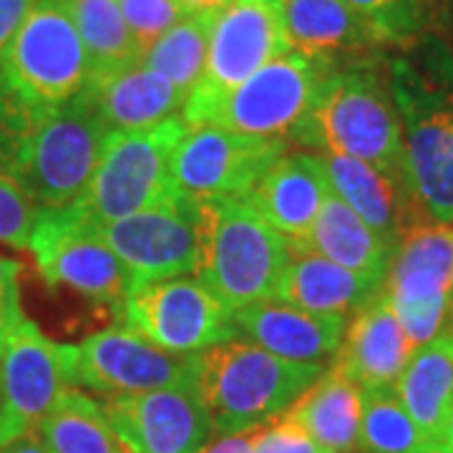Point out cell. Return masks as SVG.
Listing matches in <instances>:
<instances>
[{"label": "cell", "mask_w": 453, "mask_h": 453, "mask_svg": "<svg viewBox=\"0 0 453 453\" xmlns=\"http://www.w3.org/2000/svg\"><path fill=\"white\" fill-rule=\"evenodd\" d=\"M26 434H28V431H26L5 408H0V451H3L5 446H11V443L18 441L20 436H26Z\"/></svg>", "instance_id": "cell-39"}, {"label": "cell", "mask_w": 453, "mask_h": 453, "mask_svg": "<svg viewBox=\"0 0 453 453\" xmlns=\"http://www.w3.org/2000/svg\"><path fill=\"white\" fill-rule=\"evenodd\" d=\"M35 219H38V207L26 195L13 166L0 151V242L18 250H31Z\"/></svg>", "instance_id": "cell-33"}, {"label": "cell", "mask_w": 453, "mask_h": 453, "mask_svg": "<svg viewBox=\"0 0 453 453\" xmlns=\"http://www.w3.org/2000/svg\"><path fill=\"white\" fill-rule=\"evenodd\" d=\"M426 453H453L451 449H446V446H441V443H436V446H431Z\"/></svg>", "instance_id": "cell-43"}, {"label": "cell", "mask_w": 453, "mask_h": 453, "mask_svg": "<svg viewBox=\"0 0 453 453\" xmlns=\"http://www.w3.org/2000/svg\"><path fill=\"white\" fill-rule=\"evenodd\" d=\"M88 56L91 76L142 64V50L121 16L119 0H65Z\"/></svg>", "instance_id": "cell-30"}, {"label": "cell", "mask_w": 453, "mask_h": 453, "mask_svg": "<svg viewBox=\"0 0 453 453\" xmlns=\"http://www.w3.org/2000/svg\"><path fill=\"white\" fill-rule=\"evenodd\" d=\"M285 0H232L214 20L204 76L184 101L181 119L196 129L219 98L262 65L290 53L285 38Z\"/></svg>", "instance_id": "cell-9"}, {"label": "cell", "mask_w": 453, "mask_h": 453, "mask_svg": "<svg viewBox=\"0 0 453 453\" xmlns=\"http://www.w3.org/2000/svg\"><path fill=\"white\" fill-rule=\"evenodd\" d=\"M119 320L177 356H196L240 338L234 312L192 277L139 285L124 300Z\"/></svg>", "instance_id": "cell-11"}, {"label": "cell", "mask_w": 453, "mask_h": 453, "mask_svg": "<svg viewBox=\"0 0 453 453\" xmlns=\"http://www.w3.org/2000/svg\"><path fill=\"white\" fill-rule=\"evenodd\" d=\"M0 453H50L38 438L33 436V434H26V436H20L18 441H13L11 446H5Z\"/></svg>", "instance_id": "cell-40"}, {"label": "cell", "mask_w": 453, "mask_h": 453, "mask_svg": "<svg viewBox=\"0 0 453 453\" xmlns=\"http://www.w3.org/2000/svg\"><path fill=\"white\" fill-rule=\"evenodd\" d=\"M282 16L290 50L320 64L371 56L386 46L371 23L342 0H285Z\"/></svg>", "instance_id": "cell-22"}, {"label": "cell", "mask_w": 453, "mask_h": 453, "mask_svg": "<svg viewBox=\"0 0 453 453\" xmlns=\"http://www.w3.org/2000/svg\"><path fill=\"white\" fill-rule=\"evenodd\" d=\"M265 428V426H262ZM259 428L244 431V434H232V436H219V441L207 443L199 453H255Z\"/></svg>", "instance_id": "cell-38"}, {"label": "cell", "mask_w": 453, "mask_h": 453, "mask_svg": "<svg viewBox=\"0 0 453 453\" xmlns=\"http://www.w3.org/2000/svg\"><path fill=\"white\" fill-rule=\"evenodd\" d=\"M35 0H0V65L8 46L13 43L18 28L33 11Z\"/></svg>", "instance_id": "cell-37"}, {"label": "cell", "mask_w": 453, "mask_h": 453, "mask_svg": "<svg viewBox=\"0 0 453 453\" xmlns=\"http://www.w3.org/2000/svg\"><path fill=\"white\" fill-rule=\"evenodd\" d=\"M101 237L124 259L139 285L195 273L199 250V204L169 195L149 210L98 226Z\"/></svg>", "instance_id": "cell-14"}, {"label": "cell", "mask_w": 453, "mask_h": 453, "mask_svg": "<svg viewBox=\"0 0 453 453\" xmlns=\"http://www.w3.org/2000/svg\"><path fill=\"white\" fill-rule=\"evenodd\" d=\"M196 204V280L232 312L275 300L280 277L292 257L290 240L267 225L244 199Z\"/></svg>", "instance_id": "cell-5"}, {"label": "cell", "mask_w": 453, "mask_h": 453, "mask_svg": "<svg viewBox=\"0 0 453 453\" xmlns=\"http://www.w3.org/2000/svg\"><path fill=\"white\" fill-rule=\"evenodd\" d=\"M330 65L335 64H320L290 50L219 98L199 127H219L285 144L295 142L312 113Z\"/></svg>", "instance_id": "cell-8"}, {"label": "cell", "mask_w": 453, "mask_h": 453, "mask_svg": "<svg viewBox=\"0 0 453 453\" xmlns=\"http://www.w3.org/2000/svg\"><path fill=\"white\" fill-rule=\"evenodd\" d=\"M0 79L33 109L61 106L91 79L88 56L65 0H38L18 28Z\"/></svg>", "instance_id": "cell-7"}, {"label": "cell", "mask_w": 453, "mask_h": 453, "mask_svg": "<svg viewBox=\"0 0 453 453\" xmlns=\"http://www.w3.org/2000/svg\"><path fill=\"white\" fill-rule=\"evenodd\" d=\"M219 11H204V13H187L174 28L164 33L162 38L142 56V65L162 73L166 81L179 91V96L189 98L207 64L210 50V35Z\"/></svg>", "instance_id": "cell-29"}, {"label": "cell", "mask_w": 453, "mask_h": 453, "mask_svg": "<svg viewBox=\"0 0 453 453\" xmlns=\"http://www.w3.org/2000/svg\"><path fill=\"white\" fill-rule=\"evenodd\" d=\"M431 443L393 388L363 390L357 449L363 453H426Z\"/></svg>", "instance_id": "cell-31"}, {"label": "cell", "mask_w": 453, "mask_h": 453, "mask_svg": "<svg viewBox=\"0 0 453 453\" xmlns=\"http://www.w3.org/2000/svg\"><path fill=\"white\" fill-rule=\"evenodd\" d=\"M255 453H325L288 413L259 428Z\"/></svg>", "instance_id": "cell-35"}, {"label": "cell", "mask_w": 453, "mask_h": 453, "mask_svg": "<svg viewBox=\"0 0 453 453\" xmlns=\"http://www.w3.org/2000/svg\"><path fill=\"white\" fill-rule=\"evenodd\" d=\"M327 365L295 363L229 340L199 353L196 388L217 436L255 431L288 413Z\"/></svg>", "instance_id": "cell-3"}, {"label": "cell", "mask_w": 453, "mask_h": 453, "mask_svg": "<svg viewBox=\"0 0 453 453\" xmlns=\"http://www.w3.org/2000/svg\"><path fill=\"white\" fill-rule=\"evenodd\" d=\"M187 13H204V11H225L232 0H179Z\"/></svg>", "instance_id": "cell-41"}, {"label": "cell", "mask_w": 453, "mask_h": 453, "mask_svg": "<svg viewBox=\"0 0 453 453\" xmlns=\"http://www.w3.org/2000/svg\"><path fill=\"white\" fill-rule=\"evenodd\" d=\"M86 91L109 129H146L177 116L184 106L177 88L162 73L142 64L91 76Z\"/></svg>", "instance_id": "cell-24"}, {"label": "cell", "mask_w": 453, "mask_h": 453, "mask_svg": "<svg viewBox=\"0 0 453 453\" xmlns=\"http://www.w3.org/2000/svg\"><path fill=\"white\" fill-rule=\"evenodd\" d=\"M295 144L353 157L408 187L401 116L380 53L330 65Z\"/></svg>", "instance_id": "cell-2"}, {"label": "cell", "mask_w": 453, "mask_h": 453, "mask_svg": "<svg viewBox=\"0 0 453 453\" xmlns=\"http://www.w3.org/2000/svg\"><path fill=\"white\" fill-rule=\"evenodd\" d=\"M101 405L129 453H199L214 436L196 383L113 395Z\"/></svg>", "instance_id": "cell-16"}, {"label": "cell", "mask_w": 453, "mask_h": 453, "mask_svg": "<svg viewBox=\"0 0 453 453\" xmlns=\"http://www.w3.org/2000/svg\"><path fill=\"white\" fill-rule=\"evenodd\" d=\"M292 421L305 428L325 453H350L357 449L363 390L345 372L327 365L288 411Z\"/></svg>", "instance_id": "cell-26"}, {"label": "cell", "mask_w": 453, "mask_h": 453, "mask_svg": "<svg viewBox=\"0 0 453 453\" xmlns=\"http://www.w3.org/2000/svg\"><path fill=\"white\" fill-rule=\"evenodd\" d=\"M401 50L386 65L403 129L408 189L426 219L453 225V53L421 38Z\"/></svg>", "instance_id": "cell-1"}, {"label": "cell", "mask_w": 453, "mask_h": 453, "mask_svg": "<svg viewBox=\"0 0 453 453\" xmlns=\"http://www.w3.org/2000/svg\"><path fill=\"white\" fill-rule=\"evenodd\" d=\"M285 151V142L199 127L187 131L174 149L172 181L179 195L192 202L244 199Z\"/></svg>", "instance_id": "cell-13"}, {"label": "cell", "mask_w": 453, "mask_h": 453, "mask_svg": "<svg viewBox=\"0 0 453 453\" xmlns=\"http://www.w3.org/2000/svg\"><path fill=\"white\" fill-rule=\"evenodd\" d=\"M330 184L318 154L285 151L257 184L247 192L244 202L270 226H275L290 242H303L315 225Z\"/></svg>", "instance_id": "cell-19"}, {"label": "cell", "mask_w": 453, "mask_h": 453, "mask_svg": "<svg viewBox=\"0 0 453 453\" xmlns=\"http://www.w3.org/2000/svg\"><path fill=\"white\" fill-rule=\"evenodd\" d=\"M0 393H3V368H0Z\"/></svg>", "instance_id": "cell-45"}, {"label": "cell", "mask_w": 453, "mask_h": 453, "mask_svg": "<svg viewBox=\"0 0 453 453\" xmlns=\"http://www.w3.org/2000/svg\"><path fill=\"white\" fill-rule=\"evenodd\" d=\"M380 290L383 282L356 275L315 252H292L280 277L275 300L308 312L353 318Z\"/></svg>", "instance_id": "cell-23"}, {"label": "cell", "mask_w": 453, "mask_h": 453, "mask_svg": "<svg viewBox=\"0 0 453 453\" xmlns=\"http://www.w3.org/2000/svg\"><path fill=\"white\" fill-rule=\"evenodd\" d=\"M79 348L56 342L31 320L16 327L0 345L3 405L28 434L65 390L76 386Z\"/></svg>", "instance_id": "cell-17"}, {"label": "cell", "mask_w": 453, "mask_h": 453, "mask_svg": "<svg viewBox=\"0 0 453 453\" xmlns=\"http://www.w3.org/2000/svg\"><path fill=\"white\" fill-rule=\"evenodd\" d=\"M199 353L177 356L129 327H109L79 345L76 386L104 398L196 383Z\"/></svg>", "instance_id": "cell-15"}, {"label": "cell", "mask_w": 453, "mask_h": 453, "mask_svg": "<svg viewBox=\"0 0 453 453\" xmlns=\"http://www.w3.org/2000/svg\"><path fill=\"white\" fill-rule=\"evenodd\" d=\"M318 157L323 162L330 189L371 226L380 237V242L395 252L405 229L416 225L411 222V214L418 210V204L411 189L388 177L386 172L353 157L330 151H323Z\"/></svg>", "instance_id": "cell-21"}, {"label": "cell", "mask_w": 453, "mask_h": 453, "mask_svg": "<svg viewBox=\"0 0 453 453\" xmlns=\"http://www.w3.org/2000/svg\"><path fill=\"white\" fill-rule=\"evenodd\" d=\"M119 8L142 56L187 16L179 0H119Z\"/></svg>", "instance_id": "cell-34"}, {"label": "cell", "mask_w": 453, "mask_h": 453, "mask_svg": "<svg viewBox=\"0 0 453 453\" xmlns=\"http://www.w3.org/2000/svg\"><path fill=\"white\" fill-rule=\"evenodd\" d=\"M38 273L53 288H71L116 312L139 288L124 259L76 210H38L31 234Z\"/></svg>", "instance_id": "cell-10"}, {"label": "cell", "mask_w": 453, "mask_h": 453, "mask_svg": "<svg viewBox=\"0 0 453 453\" xmlns=\"http://www.w3.org/2000/svg\"><path fill=\"white\" fill-rule=\"evenodd\" d=\"M449 327L453 330V285H451V297H449Z\"/></svg>", "instance_id": "cell-44"}, {"label": "cell", "mask_w": 453, "mask_h": 453, "mask_svg": "<svg viewBox=\"0 0 453 453\" xmlns=\"http://www.w3.org/2000/svg\"><path fill=\"white\" fill-rule=\"evenodd\" d=\"M416 345L405 335L395 310L380 290L348 320V330L333 365L360 390L393 388Z\"/></svg>", "instance_id": "cell-20"}, {"label": "cell", "mask_w": 453, "mask_h": 453, "mask_svg": "<svg viewBox=\"0 0 453 453\" xmlns=\"http://www.w3.org/2000/svg\"><path fill=\"white\" fill-rule=\"evenodd\" d=\"M26 323L20 305V265L0 255V345Z\"/></svg>", "instance_id": "cell-36"}, {"label": "cell", "mask_w": 453, "mask_h": 453, "mask_svg": "<svg viewBox=\"0 0 453 453\" xmlns=\"http://www.w3.org/2000/svg\"><path fill=\"white\" fill-rule=\"evenodd\" d=\"M453 285V225L418 219L403 232L383 292L405 335L418 348L449 325Z\"/></svg>", "instance_id": "cell-12"}, {"label": "cell", "mask_w": 453, "mask_h": 453, "mask_svg": "<svg viewBox=\"0 0 453 453\" xmlns=\"http://www.w3.org/2000/svg\"><path fill=\"white\" fill-rule=\"evenodd\" d=\"M187 131L181 116L146 129H111L96 174L73 210L86 222L104 226L174 195L172 157Z\"/></svg>", "instance_id": "cell-6"}, {"label": "cell", "mask_w": 453, "mask_h": 453, "mask_svg": "<svg viewBox=\"0 0 453 453\" xmlns=\"http://www.w3.org/2000/svg\"><path fill=\"white\" fill-rule=\"evenodd\" d=\"M50 453H129L119 441L104 405L81 390H65L35 426Z\"/></svg>", "instance_id": "cell-28"}, {"label": "cell", "mask_w": 453, "mask_h": 453, "mask_svg": "<svg viewBox=\"0 0 453 453\" xmlns=\"http://www.w3.org/2000/svg\"><path fill=\"white\" fill-rule=\"evenodd\" d=\"M0 81H3V79H0Z\"/></svg>", "instance_id": "cell-46"}, {"label": "cell", "mask_w": 453, "mask_h": 453, "mask_svg": "<svg viewBox=\"0 0 453 453\" xmlns=\"http://www.w3.org/2000/svg\"><path fill=\"white\" fill-rule=\"evenodd\" d=\"M348 320L350 318L345 315L308 312L282 305L277 300L234 310L237 333L250 342L285 360L318 365H330V360H335L348 330Z\"/></svg>", "instance_id": "cell-18"}, {"label": "cell", "mask_w": 453, "mask_h": 453, "mask_svg": "<svg viewBox=\"0 0 453 453\" xmlns=\"http://www.w3.org/2000/svg\"><path fill=\"white\" fill-rule=\"evenodd\" d=\"M342 3H348L357 16L365 18L386 46H395V49H405L423 38L431 18V0H342Z\"/></svg>", "instance_id": "cell-32"}, {"label": "cell", "mask_w": 453, "mask_h": 453, "mask_svg": "<svg viewBox=\"0 0 453 453\" xmlns=\"http://www.w3.org/2000/svg\"><path fill=\"white\" fill-rule=\"evenodd\" d=\"M393 390L398 393L408 416L418 423L426 438L431 443H438L441 426L453 398L451 327L441 330L436 338L413 350Z\"/></svg>", "instance_id": "cell-27"}, {"label": "cell", "mask_w": 453, "mask_h": 453, "mask_svg": "<svg viewBox=\"0 0 453 453\" xmlns=\"http://www.w3.org/2000/svg\"><path fill=\"white\" fill-rule=\"evenodd\" d=\"M109 134L83 88L61 106L33 113L8 162L38 210H73L96 174Z\"/></svg>", "instance_id": "cell-4"}, {"label": "cell", "mask_w": 453, "mask_h": 453, "mask_svg": "<svg viewBox=\"0 0 453 453\" xmlns=\"http://www.w3.org/2000/svg\"><path fill=\"white\" fill-rule=\"evenodd\" d=\"M438 443L453 451V398H451V405H449V411H446L443 426H441V436H438Z\"/></svg>", "instance_id": "cell-42"}, {"label": "cell", "mask_w": 453, "mask_h": 453, "mask_svg": "<svg viewBox=\"0 0 453 453\" xmlns=\"http://www.w3.org/2000/svg\"><path fill=\"white\" fill-rule=\"evenodd\" d=\"M292 252H315L340 267L386 282L393 250L350 210L333 189L303 242H290Z\"/></svg>", "instance_id": "cell-25"}]
</instances>
